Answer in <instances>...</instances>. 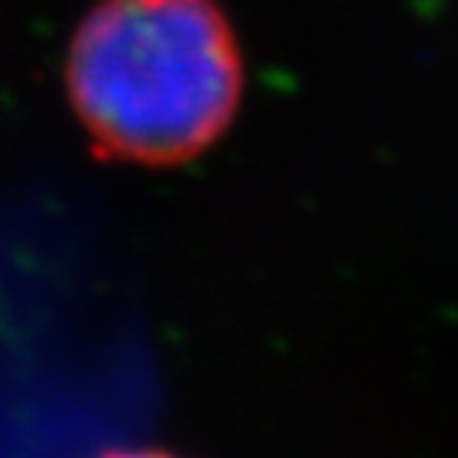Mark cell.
I'll return each instance as SVG.
<instances>
[{
    "label": "cell",
    "instance_id": "1",
    "mask_svg": "<svg viewBox=\"0 0 458 458\" xmlns=\"http://www.w3.org/2000/svg\"><path fill=\"white\" fill-rule=\"evenodd\" d=\"M242 85V48L214 0H98L65 58L92 147L140 166L200 157L231 126Z\"/></svg>",
    "mask_w": 458,
    "mask_h": 458
},
{
    "label": "cell",
    "instance_id": "2",
    "mask_svg": "<svg viewBox=\"0 0 458 458\" xmlns=\"http://www.w3.org/2000/svg\"><path fill=\"white\" fill-rule=\"evenodd\" d=\"M98 458H177L170 452H109V455H98Z\"/></svg>",
    "mask_w": 458,
    "mask_h": 458
}]
</instances>
